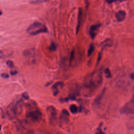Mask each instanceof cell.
Instances as JSON below:
<instances>
[{"instance_id":"obj_7","label":"cell","mask_w":134,"mask_h":134,"mask_svg":"<svg viewBox=\"0 0 134 134\" xmlns=\"http://www.w3.org/2000/svg\"><path fill=\"white\" fill-rule=\"evenodd\" d=\"M126 14L124 10H119L115 14V17L118 21L121 22L123 21L126 18Z\"/></svg>"},{"instance_id":"obj_11","label":"cell","mask_w":134,"mask_h":134,"mask_svg":"<svg viewBox=\"0 0 134 134\" xmlns=\"http://www.w3.org/2000/svg\"><path fill=\"white\" fill-rule=\"evenodd\" d=\"M34 54H35V52H34V50L33 49L32 50H31V49L26 50L24 52V55L26 57H32V56H34Z\"/></svg>"},{"instance_id":"obj_21","label":"cell","mask_w":134,"mask_h":134,"mask_svg":"<svg viewBox=\"0 0 134 134\" xmlns=\"http://www.w3.org/2000/svg\"><path fill=\"white\" fill-rule=\"evenodd\" d=\"M22 97L24 98L25 100L29 99V95L27 92H24L22 94Z\"/></svg>"},{"instance_id":"obj_10","label":"cell","mask_w":134,"mask_h":134,"mask_svg":"<svg viewBox=\"0 0 134 134\" xmlns=\"http://www.w3.org/2000/svg\"><path fill=\"white\" fill-rule=\"evenodd\" d=\"M81 18H82V10L80 8L79 9V15H78V21H77V25L76 26V33L77 34L80 27V25H81Z\"/></svg>"},{"instance_id":"obj_2","label":"cell","mask_w":134,"mask_h":134,"mask_svg":"<svg viewBox=\"0 0 134 134\" xmlns=\"http://www.w3.org/2000/svg\"><path fill=\"white\" fill-rule=\"evenodd\" d=\"M23 106V102L22 100H19L10 103L7 108V113L8 117L11 119L15 118L21 111Z\"/></svg>"},{"instance_id":"obj_17","label":"cell","mask_w":134,"mask_h":134,"mask_svg":"<svg viewBox=\"0 0 134 134\" xmlns=\"http://www.w3.org/2000/svg\"><path fill=\"white\" fill-rule=\"evenodd\" d=\"M129 126L131 128L133 129L134 128V118H131L129 120Z\"/></svg>"},{"instance_id":"obj_4","label":"cell","mask_w":134,"mask_h":134,"mask_svg":"<svg viewBox=\"0 0 134 134\" xmlns=\"http://www.w3.org/2000/svg\"><path fill=\"white\" fill-rule=\"evenodd\" d=\"M46 111L49 124L51 125H55L57 124L58 120V113L56 109L53 106H50L47 107Z\"/></svg>"},{"instance_id":"obj_6","label":"cell","mask_w":134,"mask_h":134,"mask_svg":"<svg viewBox=\"0 0 134 134\" xmlns=\"http://www.w3.org/2000/svg\"><path fill=\"white\" fill-rule=\"evenodd\" d=\"M100 26V24H95L92 25L90 29V34L91 36V38L93 39L96 35L97 31Z\"/></svg>"},{"instance_id":"obj_22","label":"cell","mask_w":134,"mask_h":134,"mask_svg":"<svg viewBox=\"0 0 134 134\" xmlns=\"http://www.w3.org/2000/svg\"><path fill=\"white\" fill-rule=\"evenodd\" d=\"M6 64L9 67V68H13L14 67V63L10 61V60H8L6 62Z\"/></svg>"},{"instance_id":"obj_3","label":"cell","mask_w":134,"mask_h":134,"mask_svg":"<svg viewBox=\"0 0 134 134\" xmlns=\"http://www.w3.org/2000/svg\"><path fill=\"white\" fill-rule=\"evenodd\" d=\"M27 32L29 35L35 36L40 33L47 32V28L42 24L39 22H35L28 27Z\"/></svg>"},{"instance_id":"obj_8","label":"cell","mask_w":134,"mask_h":134,"mask_svg":"<svg viewBox=\"0 0 134 134\" xmlns=\"http://www.w3.org/2000/svg\"><path fill=\"white\" fill-rule=\"evenodd\" d=\"M63 83L61 82H59L54 84L52 87V91L54 96H57L59 93V88L62 87Z\"/></svg>"},{"instance_id":"obj_18","label":"cell","mask_w":134,"mask_h":134,"mask_svg":"<svg viewBox=\"0 0 134 134\" xmlns=\"http://www.w3.org/2000/svg\"><path fill=\"white\" fill-rule=\"evenodd\" d=\"M75 51L74 50H73L72 51V52H71V55H70V63L72 62V61L74 59V57H75Z\"/></svg>"},{"instance_id":"obj_13","label":"cell","mask_w":134,"mask_h":134,"mask_svg":"<svg viewBox=\"0 0 134 134\" xmlns=\"http://www.w3.org/2000/svg\"><path fill=\"white\" fill-rule=\"evenodd\" d=\"M70 110L72 114H75L78 111V108L75 105L73 104V105H71L70 106Z\"/></svg>"},{"instance_id":"obj_1","label":"cell","mask_w":134,"mask_h":134,"mask_svg":"<svg viewBox=\"0 0 134 134\" xmlns=\"http://www.w3.org/2000/svg\"><path fill=\"white\" fill-rule=\"evenodd\" d=\"M102 81V72L101 70H98L92 73L85 79L84 85L88 88L95 89L101 85Z\"/></svg>"},{"instance_id":"obj_25","label":"cell","mask_w":134,"mask_h":134,"mask_svg":"<svg viewBox=\"0 0 134 134\" xmlns=\"http://www.w3.org/2000/svg\"><path fill=\"white\" fill-rule=\"evenodd\" d=\"M117 0H106V2L107 3H113L114 2H115Z\"/></svg>"},{"instance_id":"obj_5","label":"cell","mask_w":134,"mask_h":134,"mask_svg":"<svg viewBox=\"0 0 134 134\" xmlns=\"http://www.w3.org/2000/svg\"><path fill=\"white\" fill-rule=\"evenodd\" d=\"M26 118L32 122H38L41 119L42 114L37 109L31 110L27 114Z\"/></svg>"},{"instance_id":"obj_12","label":"cell","mask_w":134,"mask_h":134,"mask_svg":"<svg viewBox=\"0 0 134 134\" xmlns=\"http://www.w3.org/2000/svg\"><path fill=\"white\" fill-rule=\"evenodd\" d=\"M111 45H112V40L110 39H107L105 40L101 43V46L103 48H105V47H108V46H110Z\"/></svg>"},{"instance_id":"obj_16","label":"cell","mask_w":134,"mask_h":134,"mask_svg":"<svg viewBox=\"0 0 134 134\" xmlns=\"http://www.w3.org/2000/svg\"><path fill=\"white\" fill-rule=\"evenodd\" d=\"M57 49V45L54 42H52L50 46V50L51 51H55Z\"/></svg>"},{"instance_id":"obj_20","label":"cell","mask_w":134,"mask_h":134,"mask_svg":"<svg viewBox=\"0 0 134 134\" xmlns=\"http://www.w3.org/2000/svg\"><path fill=\"white\" fill-rule=\"evenodd\" d=\"M102 52H99L97 57V61H96V65H97L99 64V62H100V61L102 59Z\"/></svg>"},{"instance_id":"obj_24","label":"cell","mask_w":134,"mask_h":134,"mask_svg":"<svg viewBox=\"0 0 134 134\" xmlns=\"http://www.w3.org/2000/svg\"><path fill=\"white\" fill-rule=\"evenodd\" d=\"M133 91H134V87H133ZM131 102H132V104H133V105L134 106V92H133V95H132V96Z\"/></svg>"},{"instance_id":"obj_15","label":"cell","mask_w":134,"mask_h":134,"mask_svg":"<svg viewBox=\"0 0 134 134\" xmlns=\"http://www.w3.org/2000/svg\"><path fill=\"white\" fill-rule=\"evenodd\" d=\"M104 72H105V76L107 78H110L111 76V73H110V70L108 69H106L104 71Z\"/></svg>"},{"instance_id":"obj_23","label":"cell","mask_w":134,"mask_h":134,"mask_svg":"<svg viewBox=\"0 0 134 134\" xmlns=\"http://www.w3.org/2000/svg\"><path fill=\"white\" fill-rule=\"evenodd\" d=\"M1 76L2 77H3V78H8L9 77L8 75L7 74H6V73H3L1 74Z\"/></svg>"},{"instance_id":"obj_9","label":"cell","mask_w":134,"mask_h":134,"mask_svg":"<svg viewBox=\"0 0 134 134\" xmlns=\"http://www.w3.org/2000/svg\"><path fill=\"white\" fill-rule=\"evenodd\" d=\"M69 114L68 111L66 109H63L62 111V115H61V118L62 120L65 121V122H67L69 120Z\"/></svg>"},{"instance_id":"obj_19","label":"cell","mask_w":134,"mask_h":134,"mask_svg":"<svg viewBox=\"0 0 134 134\" xmlns=\"http://www.w3.org/2000/svg\"><path fill=\"white\" fill-rule=\"evenodd\" d=\"M48 0H34L31 2V3L32 4H38V3H43L44 2H46Z\"/></svg>"},{"instance_id":"obj_26","label":"cell","mask_w":134,"mask_h":134,"mask_svg":"<svg viewBox=\"0 0 134 134\" xmlns=\"http://www.w3.org/2000/svg\"><path fill=\"white\" fill-rule=\"evenodd\" d=\"M17 71H14V72L13 71V72H10V74H12V75H15V74H17Z\"/></svg>"},{"instance_id":"obj_14","label":"cell","mask_w":134,"mask_h":134,"mask_svg":"<svg viewBox=\"0 0 134 134\" xmlns=\"http://www.w3.org/2000/svg\"><path fill=\"white\" fill-rule=\"evenodd\" d=\"M94 46L93 44V43H91L88 49V51H87V55L88 56H90L92 54V53L94 52Z\"/></svg>"}]
</instances>
